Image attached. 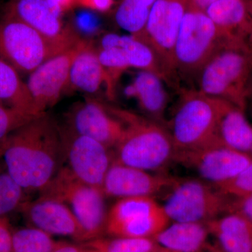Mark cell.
<instances>
[{
    "instance_id": "6",
    "label": "cell",
    "mask_w": 252,
    "mask_h": 252,
    "mask_svg": "<svg viewBox=\"0 0 252 252\" xmlns=\"http://www.w3.org/2000/svg\"><path fill=\"white\" fill-rule=\"evenodd\" d=\"M81 39L50 40L21 21L0 18V59L20 74L29 75L50 58L75 45Z\"/></svg>"
},
{
    "instance_id": "33",
    "label": "cell",
    "mask_w": 252,
    "mask_h": 252,
    "mask_svg": "<svg viewBox=\"0 0 252 252\" xmlns=\"http://www.w3.org/2000/svg\"><path fill=\"white\" fill-rule=\"evenodd\" d=\"M230 212L238 214L252 223V193L240 197H232Z\"/></svg>"
},
{
    "instance_id": "38",
    "label": "cell",
    "mask_w": 252,
    "mask_h": 252,
    "mask_svg": "<svg viewBox=\"0 0 252 252\" xmlns=\"http://www.w3.org/2000/svg\"><path fill=\"white\" fill-rule=\"evenodd\" d=\"M219 0H189V4L195 9L205 11L211 5Z\"/></svg>"
},
{
    "instance_id": "20",
    "label": "cell",
    "mask_w": 252,
    "mask_h": 252,
    "mask_svg": "<svg viewBox=\"0 0 252 252\" xmlns=\"http://www.w3.org/2000/svg\"><path fill=\"white\" fill-rule=\"evenodd\" d=\"M210 238L206 223L170 222L154 240L172 252H210Z\"/></svg>"
},
{
    "instance_id": "17",
    "label": "cell",
    "mask_w": 252,
    "mask_h": 252,
    "mask_svg": "<svg viewBox=\"0 0 252 252\" xmlns=\"http://www.w3.org/2000/svg\"><path fill=\"white\" fill-rule=\"evenodd\" d=\"M20 212L28 225L52 236L69 237L76 243L87 242L85 233L72 210L57 199L39 195L34 200H28Z\"/></svg>"
},
{
    "instance_id": "30",
    "label": "cell",
    "mask_w": 252,
    "mask_h": 252,
    "mask_svg": "<svg viewBox=\"0 0 252 252\" xmlns=\"http://www.w3.org/2000/svg\"><path fill=\"white\" fill-rule=\"evenodd\" d=\"M97 51L99 62L107 74V96L109 98L113 99L115 97L118 81L122 74L130 68V64L121 48H98Z\"/></svg>"
},
{
    "instance_id": "27",
    "label": "cell",
    "mask_w": 252,
    "mask_h": 252,
    "mask_svg": "<svg viewBox=\"0 0 252 252\" xmlns=\"http://www.w3.org/2000/svg\"><path fill=\"white\" fill-rule=\"evenodd\" d=\"M62 242L31 225L13 228L11 252H52Z\"/></svg>"
},
{
    "instance_id": "3",
    "label": "cell",
    "mask_w": 252,
    "mask_h": 252,
    "mask_svg": "<svg viewBox=\"0 0 252 252\" xmlns=\"http://www.w3.org/2000/svg\"><path fill=\"white\" fill-rule=\"evenodd\" d=\"M252 72V46L225 41L199 72L198 91L245 111Z\"/></svg>"
},
{
    "instance_id": "4",
    "label": "cell",
    "mask_w": 252,
    "mask_h": 252,
    "mask_svg": "<svg viewBox=\"0 0 252 252\" xmlns=\"http://www.w3.org/2000/svg\"><path fill=\"white\" fill-rule=\"evenodd\" d=\"M225 102L199 91L183 93L168 129L177 152L220 146L217 125Z\"/></svg>"
},
{
    "instance_id": "7",
    "label": "cell",
    "mask_w": 252,
    "mask_h": 252,
    "mask_svg": "<svg viewBox=\"0 0 252 252\" xmlns=\"http://www.w3.org/2000/svg\"><path fill=\"white\" fill-rule=\"evenodd\" d=\"M231 198L201 179H185L177 181L162 206L171 222L207 223L229 213Z\"/></svg>"
},
{
    "instance_id": "28",
    "label": "cell",
    "mask_w": 252,
    "mask_h": 252,
    "mask_svg": "<svg viewBox=\"0 0 252 252\" xmlns=\"http://www.w3.org/2000/svg\"><path fill=\"white\" fill-rule=\"evenodd\" d=\"M28 193L8 171L2 157L0 158V217L21 211L28 200Z\"/></svg>"
},
{
    "instance_id": "23",
    "label": "cell",
    "mask_w": 252,
    "mask_h": 252,
    "mask_svg": "<svg viewBox=\"0 0 252 252\" xmlns=\"http://www.w3.org/2000/svg\"><path fill=\"white\" fill-rule=\"evenodd\" d=\"M217 138L222 147L252 155V126L244 111L227 101L219 119Z\"/></svg>"
},
{
    "instance_id": "11",
    "label": "cell",
    "mask_w": 252,
    "mask_h": 252,
    "mask_svg": "<svg viewBox=\"0 0 252 252\" xmlns=\"http://www.w3.org/2000/svg\"><path fill=\"white\" fill-rule=\"evenodd\" d=\"M89 42L82 38L75 45L50 58L29 74L26 84L39 114L54 107L67 93L73 63Z\"/></svg>"
},
{
    "instance_id": "31",
    "label": "cell",
    "mask_w": 252,
    "mask_h": 252,
    "mask_svg": "<svg viewBox=\"0 0 252 252\" xmlns=\"http://www.w3.org/2000/svg\"><path fill=\"white\" fill-rule=\"evenodd\" d=\"M34 117L0 102V142Z\"/></svg>"
},
{
    "instance_id": "21",
    "label": "cell",
    "mask_w": 252,
    "mask_h": 252,
    "mask_svg": "<svg viewBox=\"0 0 252 252\" xmlns=\"http://www.w3.org/2000/svg\"><path fill=\"white\" fill-rule=\"evenodd\" d=\"M162 79L156 73L140 70L126 89V95L137 99L141 109L149 119L160 124L168 101Z\"/></svg>"
},
{
    "instance_id": "32",
    "label": "cell",
    "mask_w": 252,
    "mask_h": 252,
    "mask_svg": "<svg viewBox=\"0 0 252 252\" xmlns=\"http://www.w3.org/2000/svg\"><path fill=\"white\" fill-rule=\"evenodd\" d=\"M222 192L231 197H240L252 193V160L234 178L215 185Z\"/></svg>"
},
{
    "instance_id": "8",
    "label": "cell",
    "mask_w": 252,
    "mask_h": 252,
    "mask_svg": "<svg viewBox=\"0 0 252 252\" xmlns=\"http://www.w3.org/2000/svg\"><path fill=\"white\" fill-rule=\"evenodd\" d=\"M225 41L206 12L189 4L174 49L175 72L198 77L205 63Z\"/></svg>"
},
{
    "instance_id": "42",
    "label": "cell",
    "mask_w": 252,
    "mask_h": 252,
    "mask_svg": "<svg viewBox=\"0 0 252 252\" xmlns=\"http://www.w3.org/2000/svg\"><path fill=\"white\" fill-rule=\"evenodd\" d=\"M87 247V246H86ZM85 252H96L94 251V250H92V249L89 248V247H87V250H86V251Z\"/></svg>"
},
{
    "instance_id": "36",
    "label": "cell",
    "mask_w": 252,
    "mask_h": 252,
    "mask_svg": "<svg viewBox=\"0 0 252 252\" xmlns=\"http://www.w3.org/2000/svg\"><path fill=\"white\" fill-rule=\"evenodd\" d=\"M87 247L84 243H71L63 241L52 252H85Z\"/></svg>"
},
{
    "instance_id": "41",
    "label": "cell",
    "mask_w": 252,
    "mask_h": 252,
    "mask_svg": "<svg viewBox=\"0 0 252 252\" xmlns=\"http://www.w3.org/2000/svg\"><path fill=\"white\" fill-rule=\"evenodd\" d=\"M247 1H248L249 9H250V14H251L252 17V0H247Z\"/></svg>"
},
{
    "instance_id": "25",
    "label": "cell",
    "mask_w": 252,
    "mask_h": 252,
    "mask_svg": "<svg viewBox=\"0 0 252 252\" xmlns=\"http://www.w3.org/2000/svg\"><path fill=\"white\" fill-rule=\"evenodd\" d=\"M0 102L28 115H39L27 84L21 74L0 59Z\"/></svg>"
},
{
    "instance_id": "16",
    "label": "cell",
    "mask_w": 252,
    "mask_h": 252,
    "mask_svg": "<svg viewBox=\"0 0 252 252\" xmlns=\"http://www.w3.org/2000/svg\"><path fill=\"white\" fill-rule=\"evenodd\" d=\"M65 126L112 150L124 132V124L109 112L106 104L90 97L73 106L67 114Z\"/></svg>"
},
{
    "instance_id": "12",
    "label": "cell",
    "mask_w": 252,
    "mask_h": 252,
    "mask_svg": "<svg viewBox=\"0 0 252 252\" xmlns=\"http://www.w3.org/2000/svg\"><path fill=\"white\" fill-rule=\"evenodd\" d=\"M189 0H156L144 35L161 60L170 75L175 72L174 49Z\"/></svg>"
},
{
    "instance_id": "10",
    "label": "cell",
    "mask_w": 252,
    "mask_h": 252,
    "mask_svg": "<svg viewBox=\"0 0 252 252\" xmlns=\"http://www.w3.org/2000/svg\"><path fill=\"white\" fill-rule=\"evenodd\" d=\"M64 165L78 180L102 189L106 174L114 161L113 151L90 137L61 126Z\"/></svg>"
},
{
    "instance_id": "34",
    "label": "cell",
    "mask_w": 252,
    "mask_h": 252,
    "mask_svg": "<svg viewBox=\"0 0 252 252\" xmlns=\"http://www.w3.org/2000/svg\"><path fill=\"white\" fill-rule=\"evenodd\" d=\"M13 228L8 217H0V252H11Z\"/></svg>"
},
{
    "instance_id": "37",
    "label": "cell",
    "mask_w": 252,
    "mask_h": 252,
    "mask_svg": "<svg viewBox=\"0 0 252 252\" xmlns=\"http://www.w3.org/2000/svg\"><path fill=\"white\" fill-rule=\"evenodd\" d=\"M51 1L63 14L75 7L76 0H51Z\"/></svg>"
},
{
    "instance_id": "22",
    "label": "cell",
    "mask_w": 252,
    "mask_h": 252,
    "mask_svg": "<svg viewBox=\"0 0 252 252\" xmlns=\"http://www.w3.org/2000/svg\"><path fill=\"white\" fill-rule=\"evenodd\" d=\"M119 47L124 51L130 67L150 71L167 79L170 74L148 43L132 35L109 33L102 36L99 48Z\"/></svg>"
},
{
    "instance_id": "5",
    "label": "cell",
    "mask_w": 252,
    "mask_h": 252,
    "mask_svg": "<svg viewBox=\"0 0 252 252\" xmlns=\"http://www.w3.org/2000/svg\"><path fill=\"white\" fill-rule=\"evenodd\" d=\"M39 195L66 204L84 230L87 242L107 235L109 210L102 189L78 180L67 167L63 166Z\"/></svg>"
},
{
    "instance_id": "13",
    "label": "cell",
    "mask_w": 252,
    "mask_h": 252,
    "mask_svg": "<svg viewBox=\"0 0 252 252\" xmlns=\"http://www.w3.org/2000/svg\"><path fill=\"white\" fill-rule=\"evenodd\" d=\"M252 160L251 154L215 146L177 152L175 162L193 170L201 180L219 185L238 176Z\"/></svg>"
},
{
    "instance_id": "40",
    "label": "cell",
    "mask_w": 252,
    "mask_h": 252,
    "mask_svg": "<svg viewBox=\"0 0 252 252\" xmlns=\"http://www.w3.org/2000/svg\"><path fill=\"white\" fill-rule=\"evenodd\" d=\"M150 252H172L169 251V250H166V249L162 248L161 247L158 246L157 248L154 249V250L151 251Z\"/></svg>"
},
{
    "instance_id": "19",
    "label": "cell",
    "mask_w": 252,
    "mask_h": 252,
    "mask_svg": "<svg viewBox=\"0 0 252 252\" xmlns=\"http://www.w3.org/2000/svg\"><path fill=\"white\" fill-rule=\"evenodd\" d=\"M219 252H252V223L230 212L207 222Z\"/></svg>"
},
{
    "instance_id": "29",
    "label": "cell",
    "mask_w": 252,
    "mask_h": 252,
    "mask_svg": "<svg viewBox=\"0 0 252 252\" xmlns=\"http://www.w3.org/2000/svg\"><path fill=\"white\" fill-rule=\"evenodd\" d=\"M96 252H150L158 245L154 238L110 236L84 243Z\"/></svg>"
},
{
    "instance_id": "18",
    "label": "cell",
    "mask_w": 252,
    "mask_h": 252,
    "mask_svg": "<svg viewBox=\"0 0 252 252\" xmlns=\"http://www.w3.org/2000/svg\"><path fill=\"white\" fill-rule=\"evenodd\" d=\"M205 12L225 41L252 44V17L247 0H219Z\"/></svg>"
},
{
    "instance_id": "9",
    "label": "cell",
    "mask_w": 252,
    "mask_h": 252,
    "mask_svg": "<svg viewBox=\"0 0 252 252\" xmlns=\"http://www.w3.org/2000/svg\"><path fill=\"white\" fill-rule=\"evenodd\" d=\"M170 222L163 207L154 198H121L109 210L107 235L154 238Z\"/></svg>"
},
{
    "instance_id": "15",
    "label": "cell",
    "mask_w": 252,
    "mask_h": 252,
    "mask_svg": "<svg viewBox=\"0 0 252 252\" xmlns=\"http://www.w3.org/2000/svg\"><path fill=\"white\" fill-rule=\"evenodd\" d=\"M149 172L116 161L106 174L102 190L106 198L118 199L130 197H151L167 191L179 179L158 172Z\"/></svg>"
},
{
    "instance_id": "1",
    "label": "cell",
    "mask_w": 252,
    "mask_h": 252,
    "mask_svg": "<svg viewBox=\"0 0 252 252\" xmlns=\"http://www.w3.org/2000/svg\"><path fill=\"white\" fill-rule=\"evenodd\" d=\"M2 159L28 194L40 193L64 165L61 126L47 112L36 116L6 137Z\"/></svg>"
},
{
    "instance_id": "35",
    "label": "cell",
    "mask_w": 252,
    "mask_h": 252,
    "mask_svg": "<svg viewBox=\"0 0 252 252\" xmlns=\"http://www.w3.org/2000/svg\"><path fill=\"white\" fill-rule=\"evenodd\" d=\"M115 0H76L75 7L97 11L99 13L108 12L114 6Z\"/></svg>"
},
{
    "instance_id": "14",
    "label": "cell",
    "mask_w": 252,
    "mask_h": 252,
    "mask_svg": "<svg viewBox=\"0 0 252 252\" xmlns=\"http://www.w3.org/2000/svg\"><path fill=\"white\" fill-rule=\"evenodd\" d=\"M63 16L51 0H9L1 9V17L21 21L50 40H79L81 36L64 23Z\"/></svg>"
},
{
    "instance_id": "2",
    "label": "cell",
    "mask_w": 252,
    "mask_h": 252,
    "mask_svg": "<svg viewBox=\"0 0 252 252\" xmlns=\"http://www.w3.org/2000/svg\"><path fill=\"white\" fill-rule=\"evenodd\" d=\"M106 105L124 125L122 137L112 150L114 161L155 172L162 171L175 162L177 150L168 129L162 124Z\"/></svg>"
},
{
    "instance_id": "43",
    "label": "cell",
    "mask_w": 252,
    "mask_h": 252,
    "mask_svg": "<svg viewBox=\"0 0 252 252\" xmlns=\"http://www.w3.org/2000/svg\"></svg>"
},
{
    "instance_id": "24",
    "label": "cell",
    "mask_w": 252,
    "mask_h": 252,
    "mask_svg": "<svg viewBox=\"0 0 252 252\" xmlns=\"http://www.w3.org/2000/svg\"><path fill=\"white\" fill-rule=\"evenodd\" d=\"M107 84V74L99 62L97 49L89 41L73 63L67 92L94 94Z\"/></svg>"
},
{
    "instance_id": "26",
    "label": "cell",
    "mask_w": 252,
    "mask_h": 252,
    "mask_svg": "<svg viewBox=\"0 0 252 252\" xmlns=\"http://www.w3.org/2000/svg\"><path fill=\"white\" fill-rule=\"evenodd\" d=\"M156 0H119L114 13L119 28L137 38L144 35Z\"/></svg>"
},
{
    "instance_id": "39",
    "label": "cell",
    "mask_w": 252,
    "mask_h": 252,
    "mask_svg": "<svg viewBox=\"0 0 252 252\" xmlns=\"http://www.w3.org/2000/svg\"><path fill=\"white\" fill-rule=\"evenodd\" d=\"M5 146H6V138H5L4 140L1 141V142H0V158L2 157Z\"/></svg>"
}]
</instances>
